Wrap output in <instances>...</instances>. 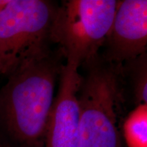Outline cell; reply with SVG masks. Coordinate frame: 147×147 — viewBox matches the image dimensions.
I'll return each mask as SVG.
<instances>
[{
    "label": "cell",
    "instance_id": "277c9868",
    "mask_svg": "<svg viewBox=\"0 0 147 147\" xmlns=\"http://www.w3.org/2000/svg\"><path fill=\"white\" fill-rule=\"evenodd\" d=\"M57 8L47 0H9L0 10V75L50 49Z\"/></svg>",
    "mask_w": 147,
    "mask_h": 147
},
{
    "label": "cell",
    "instance_id": "ba28073f",
    "mask_svg": "<svg viewBox=\"0 0 147 147\" xmlns=\"http://www.w3.org/2000/svg\"><path fill=\"white\" fill-rule=\"evenodd\" d=\"M147 58L144 53L121 65V71L130 74L136 104H147Z\"/></svg>",
    "mask_w": 147,
    "mask_h": 147
},
{
    "label": "cell",
    "instance_id": "3957f363",
    "mask_svg": "<svg viewBox=\"0 0 147 147\" xmlns=\"http://www.w3.org/2000/svg\"><path fill=\"white\" fill-rule=\"evenodd\" d=\"M119 1L69 0L57 6L51 30L66 59L80 65L95 58L104 46Z\"/></svg>",
    "mask_w": 147,
    "mask_h": 147
},
{
    "label": "cell",
    "instance_id": "52a82bcc",
    "mask_svg": "<svg viewBox=\"0 0 147 147\" xmlns=\"http://www.w3.org/2000/svg\"><path fill=\"white\" fill-rule=\"evenodd\" d=\"M123 133L128 147H147V104L138 105L129 114Z\"/></svg>",
    "mask_w": 147,
    "mask_h": 147
},
{
    "label": "cell",
    "instance_id": "5b68a950",
    "mask_svg": "<svg viewBox=\"0 0 147 147\" xmlns=\"http://www.w3.org/2000/svg\"><path fill=\"white\" fill-rule=\"evenodd\" d=\"M80 66L76 61L66 59L62 67L46 130V147H79L78 92L82 78Z\"/></svg>",
    "mask_w": 147,
    "mask_h": 147
},
{
    "label": "cell",
    "instance_id": "7a4b0ae2",
    "mask_svg": "<svg viewBox=\"0 0 147 147\" xmlns=\"http://www.w3.org/2000/svg\"><path fill=\"white\" fill-rule=\"evenodd\" d=\"M78 92L79 147H120L117 112L123 101L120 65L100 55L82 64Z\"/></svg>",
    "mask_w": 147,
    "mask_h": 147
},
{
    "label": "cell",
    "instance_id": "8992f818",
    "mask_svg": "<svg viewBox=\"0 0 147 147\" xmlns=\"http://www.w3.org/2000/svg\"><path fill=\"white\" fill-rule=\"evenodd\" d=\"M102 58L123 65L146 53L147 1H119L104 46Z\"/></svg>",
    "mask_w": 147,
    "mask_h": 147
},
{
    "label": "cell",
    "instance_id": "6da1fadb",
    "mask_svg": "<svg viewBox=\"0 0 147 147\" xmlns=\"http://www.w3.org/2000/svg\"><path fill=\"white\" fill-rule=\"evenodd\" d=\"M65 57L60 49L25 59L0 88V123L23 147L45 144L46 130Z\"/></svg>",
    "mask_w": 147,
    "mask_h": 147
}]
</instances>
